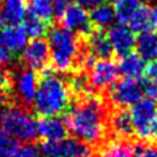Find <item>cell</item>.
Segmentation results:
<instances>
[{
    "label": "cell",
    "mask_w": 157,
    "mask_h": 157,
    "mask_svg": "<svg viewBox=\"0 0 157 157\" xmlns=\"http://www.w3.org/2000/svg\"><path fill=\"white\" fill-rule=\"evenodd\" d=\"M67 130L86 144H97L106 134V109L98 97L88 94L72 105L64 117Z\"/></svg>",
    "instance_id": "1"
},
{
    "label": "cell",
    "mask_w": 157,
    "mask_h": 157,
    "mask_svg": "<svg viewBox=\"0 0 157 157\" xmlns=\"http://www.w3.org/2000/svg\"><path fill=\"white\" fill-rule=\"evenodd\" d=\"M71 102V90L67 82L52 68L42 71L41 81H38L37 93L33 101V109L42 118L59 117L68 110Z\"/></svg>",
    "instance_id": "2"
},
{
    "label": "cell",
    "mask_w": 157,
    "mask_h": 157,
    "mask_svg": "<svg viewBox=\"0 0 157 157\" xmlns=\"http://www.w3.org/2000/svg\"><path fill=\"white\" fill-rule=\"evenodd\" d=\"M47 45L50 48V59L54 70L70 72L77 66L81 45L75 33L63 26L51 28L47 34Z\"/></svg>",
    "instance_id": "3"
},
{
    "label": "cell",
    "mask_w": 157,
    "mask_h": 157,
    "mask_svg": "<svg viewBox=\"0 0 157 157\" xmlns=\"http://www.w3.org/2000/svg\"><path fill=\"white\" fill-rule=\"evenodd\" d=\"M0 128L17 141L32 143L38 137L37 121L21 106L11 105L0 113Z\"/></svg>",
    "instance_id": "4"
},
{
    "label": "cell",
    "mask_w": 157,
    "mask_h": 157,
    "mask_svg": "<svg viewBox=\"0 0 157 157\" xmlns=\"http://www.w3.org/2000/svg\"><path fill=\"white\" fill-rule=\"evenodd\" d=\"M38 149L42 157H93L92 147L76 137H66L60 141H43Z\"/></svg>",
    "instance_id": "5"
},
{
    "label": "cell",
    "mask_w": 157,
    "mask_h": 157,
    "mask_svg": "<svg viewBox=\"0 0 157 157\" xmlns=\"http://www.w3.org/2000/svg\"><path fill=\"white\" fill-rule=\"evenodd\" d=\"M130 115L135 134L141 139L151 137L157 118V102L143 98L137 104L131 106Z\"/></svg>",
    "instance_id": "6"
},
{
    "label": "cell",
    "mask_w": 157,
    "mask_h": 157,
    "mask_svg": "<svg viewBox=\"0 0 157 157\" xmlns=\"http://www.w3.org/2000/svg\"><path fill=\"white\" fill-rule=\"evenodd\" d=\"M144 98L141 80H128L114 82L109 88V100L118 109H124L127 106H134Z\"/></svg>",
    "instance_id": "7"
},
{
    "label": "cell",
    "mask_w": 157,
    "mask_h": 157,
    "mask_svg": "<svg viewBox=\"0 0 157 157\" xmlns=\"http://www.w3.org/2000/svg\"><path fill=\"white\" fill-rule=\"evenodd\" d=\"M11 84L17 100L24 106L33 105L38 88V76L36 71H33L28 67L18 70L13 77V81L11 80Z\"/></svg>",
    "instance_id": "8"
},
{
    "label": "cell",
    "mask_w": 157,
    "mask_h": 157,
    "mask_svg": "<svg viewBox=\"0 0 157 157\" xmlns=\"http://www.w3.org/2000/svg\"><path fill=\"white\" fill-rule=\"evenodd\" d=\"M118 76H119V71L117 63L110 59H100L90 67L88 80L92 88L102 90L110 88L117 81Z\"/></svg>",
    "instance_id": "9"
},
{
    "label": "cell",
    "mask_w": 157,
    "mask_h": 157,
    "mask_svg": "<svg viewBox=\"0 0 157 157\" xmlns=\"http://www.w3.org/2000/svg\"><path fill=\"white\" fill-rule=\"evenodd\" d=\"M50 60V48L43 38L32 39L22 51V62L33 71H43Z\"/></svg>",
    "instance_id": "10"
},
{
    "label": "cell",
    "mask_w": 157,
    "mask_h": 157,
    "mask_svg": "<svg viewBox=\"0 0 157 157\" xmlns=\"http://www.w3.org/2000/svg\"><path fill=\"white\" fill-rule=\"evenodd\" d=\"M106 36L109 38L113 51L118 54L119 56L132 52V50L135 48L136 36L131 30V28L126 24H114L113 26L109 28V32H107Z\"/></svg>",
    "instance_id": "11"
},
{
    "label": "cell",
    "mask_w": 157,
    "mask_h": 157,
    "mask_svg": "<svg viewBox=\"0 0 157 157\" xmlns=\"http://www.w3.org/2000/svg\"><path fill=\"white\" fill-rule=\"evenodd\" d=\"M63 21V28L67 30L77 34H84L86 37L93 29H92V22L88 11L81 8L77 4H71L68 6L64 16L62 18Z\"/></svg>",
    "instance_id": "12"
},
{
    "label": "cell",
    "mask_w": 157,
    "mask_h": 157,
    "mask_svg": "<svg viewBox=\"0 0 157 157\" xmlns=\"http://www.w3.org/2000/svg\"><path fill=\"white\" fill-rule=\"evenodd\" d=\"M38 136L45 141H60L67 137V126L62 117H46L37 121Z\"/></svg>",
    "instance_id": "13"
},
{
    "label": "cell",
    "mask_w": 157,
    "mask_h": 157,
    "mask_svg": "<svg viewBox=\"0 0 157 157\" xmlns=\"http://www.w3.org/2000/svg\"><path fill=\"white\" fill-rule=\"evenodd\" d=\"M28 45V36L21 25L3 26L0 30V46L6 47L13 55L24 51Z\"/></svg>",
    "instance_id": "14"
},
{
    "label": "cell",
    "mask_w": 157,
    "mask_h": 157,
    "mask_svg": "<svg viewBox=\"0 0 157 157\" xmlns=\"http://www.w3.org/2000/svg\"><path fill=\"white\" fill-rule=\"evenodd\" d=\"M128 26L134 33L139 34L157 29V7H148L147 4H141L128 22Z\"/></svg>",
    "instance_id": "15"
},
{
    "label": "cell",
    "mask_w": 157,
    "mask_h": 157,
    "mask_svg": "<svg viewBox=\"0 0 157 157\" xmlns=\"http://www.w3.org/2000/svg\"><path fill=\"white\" fill-rule=\"evenodd\" d=\"M26 16L22 0H3L0 7V25L18 26Z\"/></svg>",
    "instance_id": "16"
},
{
    "label": "cell",
    "mask_w": 157,
    "mask_h": 157,
    "mask_svg": "<svg viewBox=\"0 0 157 157\" xmlns=\"http://www.w3.org/2000/svg\"><path fill=\"white\" fill-rule=\"evenodd\" d=\"M86 50L94 58L100 59H110L113 56V47L109 42V38L104 33V30H93L86 36Z\"/></svg>",
    "instance_id": "17"
},
{
    "label": "cell",
    "mask_w": 157,
    "mask_h": 157,
    "mask_svg": "<svg viewBox=\"0 0 157 157\" xmlns=\"http://www.w3.org/2000/svg\"><path fill=\"white\" fill-rule=\"evenodd\" d=\"M117 66L121 75L128 80H140L147 67L145 62L136 52H130L121 56Z\"/></svg>",
    "instance_id": "18"
},
{
    "label": "cell",
    "mask_w": 157,
    "mask_h": 157,
    "mask_svg": "<svg viewBox=\"0 0 157 157\" xmlns=\"http://www.w3.org/2000/svg\"><path fill=\"white\" fill-rule=\"evenodd\" d=\"M109 126L113 134L121 140H127L135 134L130 111L126 109H117L109 118Z\"/></svg>",
    "instance_id": "19"
},
{
    "label": "cell",
    "mask_w": 157,
    "mask_h": 157,
    "mask_svg": "<svg viewBox=\"0 0 157 157\" xmlns=\"http://www.w3.org/2000/svg\"><path fill=\"white\" fill-rule=\"evenodd\" d=\"M136 54L147 63L157 60V39L153 32H145L139 34L135 43Z\"/></svg>",
    "instance_id": "20"
},
{
    "label": "cell",
    "mask_w": 157,
    "mask_h": 157,
    "mask_svg": "<svg viewBox=\"0 0 157 157\" xmlns=\"http://www.w3.org/2000/svg\"><path fill=\"white\" fill-rule=\"evenodd\" d=\"M89 17L92 26H96V29H98V30H104V29L114 25L115 12L110 4H102V6L92 9Z\"/></svg>",
    "instance_id": "21"
},
{
    "label": "cell",
    "mask_w": 157,
    "mask_h": 157,
    "mask_svg": "<svg viewBox=\"0 0 157 157\" xmlns=\"http://www.w3.org/2000/svg\"><path fill=\"white\" fill-rule=\"evenodd\" d=\"M134 156V144L128 140H111L106 143L100 151L98 157H132Z\"/></svg>",
    "instance_id": "22"
},
{
    "label": "cell",
    "mask_w": 157,
    "mask_h": 157,
    "mask_svg": "<svg viewBox=\"0 0 157 157\" xmlns=\"http://www.w3.org/2000/svg\"><path fill=\"white\" fill-rule=\"evenodd\" d=\"M111 2L113 9L115 12V18L119 24H126V25H128L131 18L141 6L139 0H111Z\"/></svg>",
    "instance_id": "23"
},
{
    "label": "cell",
    "mask_w": 157,
    "mask_h": 157,
    "mask_svg": "<svg viewBox=\"0 0 157 157\" xmlns=\"http://www.w3.org/2000/svg\"><path fill=\"white\" fill-rule=\"evenodd\" d=\"M26 9V13L39 18L46 24H48L54 18L51 0H28Z\"/></svg>",
    "instance_id": "24"
},
{
    "label": "cell",
    "mask_w": 157,
    "mask_h": 157,
    "mask_svg": "<svg viewBox=\"0 0 157 157\" xmlns=\"http://www.w3.org/2000/svg\"><path fill=\"white\" fill-rule=\"evenodd\" d=\"M22 28L25 30L28 38L30 37L32 39H37V38H42L47 32V24L41 21L39 18L32 16V14L26 13L25 18L22 21Z\"/></svg>",
    "instance_id": "25"
},
{
    "label": "cell",
    "mask_w": 157,
    "mask_h": 157,
    "mask_svg": "<svg viewBox=\"0 0 157 157\" xmlns=\"http://www.w3.org/2000/svg\"><path fill=\"white\" fill-rule=\"evenodd\" d=\"M18 149V141L0 128V157H14Z\"/></svg>",
    "instance_id": "26"
},
{
    "label": "cell",
    "mask_w": 157,
    "mask_h": 157,
    "mask_svg": "<svg viewBox=\"0 0 157 157\" xmlns=\"http://www.w3.org/2000/svg\"><path fill=\"white\" fill-rule=\"evenodd\" d=\"M132 157H157V144L144 141L135 144Z\"/></svg>",
    "instance_id": "27"
},
{
    "label": "cell",
    "mask_w": 157,
    "mask_h": 157,
    "mask_svg": "<svg viewBox=\"0 0 157 157\" xmlns=\"http://www.w3.org/2000/svg\"><path fill=\"white\" fill-rule=\"evenodd\" d=\"M11 75L4 68H0V96H2V100H4L8 92L11 90Z\"/></svg>",
    "instance_id": "28"
},
{
    "label": "cell",
    "mask_w": 157,
    "mask_h": 157,
    "mask_svg": "<svg viewBox=\"0 0 157 157\" xmlns=\"http://www.w3.org/2000/svg\"><path fill=\"white\" fill-rule=\"evenodd\" d=\"M14 157H42V156L36 145H33L32 143H28L25 145L20 147V149L17 151Z\"/></svg>",
    "instance_id": "29"
},
{
    "label": "cell",
    "mask_w": 157,
    "mask_h": 157,
    "mask_svg": "<svg viewBox=\"0 0 157 157\" xmlns=\"http://www.w3.org/2000/svg\"><path fill=\"white\" fill-rule=\"evenodd\" d=\"M141 85H143L144 97L157 102V85L155 82L147 80V78H143V80H141Z\"/></svg>",
    "instance_id": "30"
},
{
    "label": "cell",
    "mask_w": 157,
    "mask_h": 157,
    "mask_svg": "<svg viewBox=\"0 0 157 157\" xmlns=\"http://www.w3.org/2000/svg\"><path fill=\"white\" fill-rule=\"evenodd\" d=\"M68 0H52V13L54 17L62 20L68 8Z\"/></svg>",
    "instance_id": "31"
},
{
    "label": "cell",
    "mask_w": 157,
    "mask_h": 157,
    "mask_svg": "<svg viewBox=\"0 0 157 157\" xmlns=\"http://www.w3.org/2000/svg\"><path fill=\"white\" fill-rule=\"evenodd\" d=\"M144 75H145L147 80L155 82V84L157 85V60L149 63V64L145 67Z\"/></svg>",
    "instance_id": "32"
},
{
    "label": "cell",
    "mask_w": 157,
    "mask_h": 157,
    "mask_svg": "<svg viewBox=\"0 0 157 157\" xmlns=\"http://www.w3.org/2000/svg\"><path fill=\"white\" fill-rule=\"evenodd\" d=\"M13 54L11 51H8L6 47L0 46V68H4L9 66L13 60Z\"/></svg>",
    "instance_id": "33"
},
{
    "label": "cell",
    "mask_w": 157,
    "mask_h": 157,
    "mask_svg": "<svg viewBox=\"0 0 157 157\" xmlns=\"http://www.w3.org/2000/svg\"><path fill=\"white\" fill-rule=\"evenodd\" d=\"M105 4V0H77V6H80L81 8H84L85 11L88 9H94L97 7Z\"/></svg>",
    "instance_id": "34"
},
{
    "label": "cell",
    "mask_w": 157,
    "mask_h": 157,
    "mask_svg": "<svg viewBox=\"0 0 157 157\" xmlns=\"http://www.w3.org/2000/svg\"><path fill=\"white\" fill-rule=\"evenodd\" d=\"M152 136L157 139V118H156V122H155V126H153V130H152Z\"/></svg>",
    "instance_id": "35"
},
{
    "label": "cell",
    "mask_w": 157,
    "mask_h": 157,
    "mask_svg": "<svg viewBox=\"0 0 157 157\" xmlns=\"http://www.w3.org/2000/svg\"><path fill=\"white\" fill-rule=\"evenodd\" d=\"M139 2H140L141 4H143V3H145V2H148V0H139Z\"/></svg>",
    "instance_id": "36"
},
{
    "label": "cell",
    "mask_w": 157,
    "mask_h": 157,
    "mask_svg": "<svg viewBox=\"0 0 157 157\" xmlns=\"http://www.w3.org/2000/svg\"><path fill=\"white\" fill-rule=\"evenodd\" d=\"M156 39H157V33H156Z\"/></svg>",
    "instance_id": "37"
},
{
    "label": "cell",
    "mask_w": 157,
    "mask_h": 157,
    "mask_svg": "<svg viewBox=\"0 0 157 157\" xmlns=\"http://www.w3.org/2000/svg\"><path fill=\"white\" fill-rule=\"evenodd\" d=\"M22 2H24V0H22Z\"/></svg>",
    "instance_id": "38"
}]
</instances>
